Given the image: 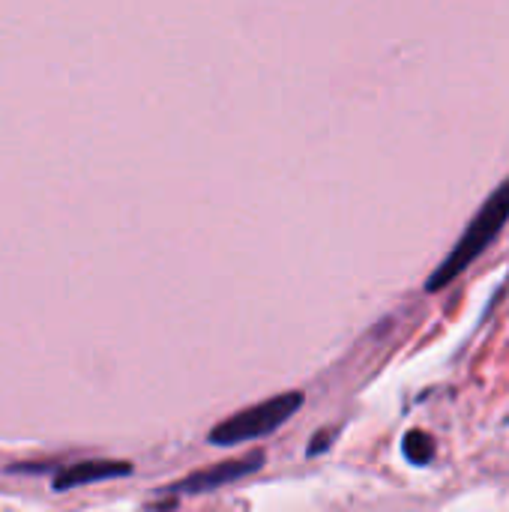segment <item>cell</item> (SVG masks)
Masks as SVG:
<instances>
[{"label": "cell", "mask_w": 509, "mask_h": 512, "mask_svg": "<svg viewBox=\"0 0 509 512\" xmlns=\"http://www.w3.org/2000/svg\"><path fill=\"white\" fill-rule=\"evenodd\" d=\"M509 219V180L504 186H498L489 198H486V204L480 207V213L468 222V228H465V234H462V240L453 246V252L438 264V270L429 276V282H426V291L429 294H435V291H441V288H447L450 282H456L486 249H489V243L504 231V225H507Z\"/></svg>", "instance_id": "cell-1"}, {"label": "cell", "mask_w": 509, "mask_h": 512, "mask_svg": "<svg viewBox=\"0 0 509 512\" xmlns=\"http://www.w3.org/2000/svg\"><path fill=\"white\" fill-rule=\"evenodd\" d=\"M300 408H303V393H297V390L282 393L276 399H267L261 405H252V408H243V411L231 414L225 423H219L210 432L207 441L219 444V447H234V444H243V441L264 438V435L276 432L279 426H285Z\"/></svg>", "instance_id": "cell-2"}, {"label": "cell", "mask_w": 509, "mask_h": 512, "mask_svg": "<svg viewBox=\"0 0 509 512\" xmlns=\"http://www.w3.org/2000/svg\"><path fill=\"white\" fill-rule=\"evenodd\" d=\"M264 462V453H249L243 459H231V462H219L207 471H198L174 486H168L171 495H201V492H213L219 486H228L234 480H243L249 474H255Z\"/></svg>", "instance_id": "cell-3"}, {"label": "cell", "mask_w": 509, "mask_h": 512, "mask_svg": "<svg viewBox=\"0 0 509 512\" xmlns=\"http://www.w3.org/2000/svg\"><path fill=\"white\" fill-rule=\"evenodd\" d=\"M126 474H132V465L129 462L87 459V462H75V465L63 468L54 477V489L57 492H66V489H75V486H87V483H96V480H114V477H126Z\"/></svg>", "instance_id": "cell-4"}, {"label": "cell", "mask_w": 509, "mask_h": 512, "mask_svg": "<svg viewBox=\"0 0 509 512\" xmlns=\"http://www.w3.org/2000/svg\"><path fill=\"white\" fill-rule=\"evenodd\" d=\"M402 453H405V459H408L411 465H429V462L435 459V441H432V435L414 429V432L405 435Z\"/></svg>", "instance_id": "cell-5"}]
</instances>
